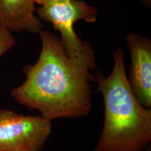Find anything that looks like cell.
<instances>
[{"label":"cell","instance_id":"cell-2","mask_svg":"<svg viewBox=\"0 0 151 151\" xmlns=\"http://www.w3.org/2000/svg\"><path fill=\"white\" fill-rule=\"evenodd\" d=\"M104 100L103 128L94 151H143L151 143V109L138 101L127 81L124 52H113L110 74L95 73Z\"/></svg>","mask_w":151,"mask_h":151},{"label":"cell","instance_id":"cell-6","mask_svg":"<svg viewBox=\"0 0 151 151\" xmlns=\"http://www.w3.org/2000/svg\"><path fill=\"white\" fill-rule=\"evenodd\" d=\"M36 12L35 0H0V26L12 32L39 35L43 24Z\"/></svg>","mask_w":151,"mask_h":151},{"label":"cell","instance_id":"cell-3","mask_svg":"<svg viewBox=\"0 0 151 151\" xmlns=\"http://www.w3.org/2000/svg\"><path fill=\"white\" fill-rule=\"evenodd\" d=\"M36 13L41 20L52 24L60 33V41L68 56L96 65L93 47L81 39L74 29V24L78 21L88 23L97 21L98 13L94 6L80 0H64L39 6Z\"/></svg>","mask_w":151,"mask_h":151},{"label":"cell","instance_id":"cell-5","mask_svg":"<svg viewBox=\"0 0 151 151\" xmlns=\"http://www.w3.org/2000/svg\"><path fill=\"white\" fill-rule=\"evenodd\" d=\"M126 41L131 58L128 83L138 101L151 109V41L146 36L131 32Z\"/></svg>","mask_w":151,"mask_h":151},{"label":"cell","instance_id":"cell-4","mask_svg":"<svg viewBox=\"0 0 151 151\" xmlns=\"http://www.w3.org/2000/svg\"><path fill=\"white\" fill-rule=\"evenodd\" d=\"M52 131V121L40 115L0 109V151H41Z\"/></svg>","mask_w":151,"mask_h":151},{"label":"cell","instance_id":"cell-9","mask_svg":"<svg viewBox=\"0 0 151 151\" xmlns=\"http://www.w3.org/2000/svg\"><path fill=\"white\" fill-rule=\"evenodd\" d=\"M143 151H151V146H150V144L148 145V146H147L146 148H145V150H143Z\"/></svg>","mask_w":151,"mask_h":151},{"label":"cell","instance_id":"cell-8","mask_svg":"<svg viewBox=\"0 0 151 151\" xmlns=\"http://www.w3.org/2000/svg\"><path fill=\"white\" fill-rule=\"evenodd\" d=\"M64 1V0H35L36 5H42L43 4H46L50 1Z\"/></svg>","mask_w":151,"mask_h":151},{"label":"cell","instance_id":"cell-7","mask_svg":"<svg viewBox=\"0 0 151 151\" xmlns=\"http://www.w3.org/2000/svg\"><path fill=\"white\" fill-rule=\"evenodd\" d=\"M16 39L12 32L0 26V58L10 50L16 44Z\"/></svg>","mask_w":151,"mask_h":151},{"label":"cell","instance_id":"cell-1","mask_svg":"<svg viewBox=\"0 0 151 151\" xmlns=\"http://www.w3.org/2000/svg\"><path fill=\"white\" fill-rule=\"evenodd\" d=\"M39 35V58L23 68L25 80L11 91V97L50 121L87 116L92 109L96 65L68 56L60 39L51 32L42 30Z\"/></svg>","mask_w":151,"mask_h":151}]
</instances>
